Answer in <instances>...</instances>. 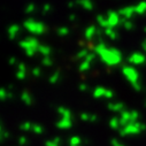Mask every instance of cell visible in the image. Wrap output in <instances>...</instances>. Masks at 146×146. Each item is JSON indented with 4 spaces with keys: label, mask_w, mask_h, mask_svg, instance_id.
<instances>
[{
    "label": "cell",
    "mask_w": 146,
    "mask_h": 146,
    "mask_svg": "<svg viewBox=\"0 0 146 146\" xmlns=\"http://www.w3.org/2000/svg\"><path fill=\"white\" fill-rule=\"evenodd\" d=\"M101 61L105 62L107 66H116L122 61V53L117 48H104L98 53Z\"/></svg>",
    "instance_id": "obj_1"
},
{
    "label": "cell",
    "mask_w": 146,
    "mask_h": 146,
    "mask_svg": "<svg viewBox=\"0 0 146 146\" xmlns=\"http://www.w3.org/2000/svg\"><path fill=\"white\" fill-rule=\"evenodd\" d=\"M24 28L33 35H43L46 31V25L43 22H37L33 19H29L23 23Z\"/></svg>",
    "instance_id": "obj_2"
},
{
    "label": "cell",
    "mask_w": 146,
    "mask_h": 146,
    "mask_svg": "<svg viewBox=\"0 0 146 146\" xmlns=\"http://www.w3.org/2000/svg\"><path fill=\"white\" fill-rule=\"evenodd\" d=\"M122 71H123V75L130 81V83H132V85L136 88V89H139L140 86H138V72L137 70L133 68V67H130V66H125L122 68Z\"/></svg>",
    "instance_id": "obj_3"
},
{
    "label": "cell",
    "mask_w": 146,
    "mask_h": 146,
    "mask_svg": "<svg viewBox=\"0 0 146 146\" xmlns=\"http://www.w3.org/2000/svg\"><path fill=\"white\" fill-rule=\"evenodd\" d=\"M20 46L23 48V50H25V51H28V50H35L36 52H37L38 50H39V42L36 39V38H33V37H28V38H25L24 40H22V42H20Z\"/></svg>",
    "instance_id": "obj_4"
},
{
    "label": "cell",
    "mask_w": 146,
    "mask_h": 146,
    "mask_svg": "<svg viewBox=\"0 0 146 146\" xmlns=\"http://www.w3.org/2000/svg\"><path fill=\"white\" fill-rule=\"evenodd\" d=\"M121 20L120 19V14L116 13V12H112L109 11L108 12V17H107V21H108V24H109V28H116L120 23H121Z\"/></svg>",
    "instance_id": "obj_5"
},
{
    "label": "cell",
    "mask_w": 146,
    "mask_h": 146,
    "mask_svg": "<svg viewBox=\"0 0 146 146\" xmlns=\"http://www.w3.org/2000/svg\"><path fill=\"white\" fill-rule=\"evenodd\" d=\"M128 61H129L130 63H132V64L138 66V64H143V63L146 61V56H145L143 53L136 52V53H132V54L128 58Z\"/></svg>",
    "instance_id": "obj_6"
},
{
    "label": "cell",
    "mask_w": 146,
    "mask_h": 146,
    "mask_svg": "<svg viewBox=\"0 0 146 146\" xmlns=\"http://www.w3.org/2000/svg\"><path fill=\"white\" fill-rule=\"evenodd\" d=\"M121 16H123L125 20H130L131 19V16L136 13V9H135V7H124V8H121L119 12H117Z\"/></svg>",
    "instance_id": "obj_7"
},
{
    "label": "cell",
    "mask_w": 146,
    "mask_h": 146,
    "mask_svg": "<svg viewBox=\"0 0 146 146\" xmlns=\"http://www.w3.org/2000/svg\"><path fill=\"white\" fill-rule=\"evenodd\" d=\"M97 33V28L94 27V25H90L86 30H85V32H84V36H85V38L88 39V40H91L92 38H93V36Z\"/></svg>",
    "instance_id": "obj_8"
},
{
    "label": "cell",
    "mask_w": 146,
    "mask_h": 146,
    "mask_svg": "<svg viewBox=\"0 0 146 146\" xmlns=\"http://www.w3.org/2000/svg\"><path fill=\"white\" fill-rule=\"evenodd\" d=\"M20 32V27L17 24H13L8 28V35H9V38L11 39H15L16 35Z\"/></svg>",
    "instance_id": "obj_9"
},
{
    "label": "cell",
    "mask_w": 146,
    "mask_h": 146,
    "mask_svg": "<svg viewBox=\"0 0 146 146\" xmlns=\"http://www.w3.org/2000/svg\"><path fill=\"white\" fill-rule=\"evenodd\" d=\"M77 4L81 5L83 8H85L86 11L93 9V4H92L91 0H77Z\"/></svg>",
    "instance_id": "obj_10"
},
{
    "label": "cell",
    "mask_w": 146,
    "mask_h": 146,
    "mask_svg": "<svg viewBox=\"0 0 146 146\" xmlns=\"http://www.w3.org/2000/svg\"><path fill=\"white\" fill-rule=\"evenodd\" d=\"M56 125H58L59 128H61V129H68V128L71 127V121H70L69 119H62L61 121L58 122Z\"/></svg>",
    "instance_id": "obj_11"
},
{
    "label": "cell",
    "mask_w": 146,
    "mask_h": 146,
    "mask_svg": "<svg viewBox=\"0 0 146 146\" xmlns=\"http://www.w3.org/2000/svg\"><path fill=\"white\" fill-rule=\"evenodd\" d=\"M105 35H107L109 38L111 39H113V40H115L116 38H117V32L113 29V28H107V29H105Z\"/></svg>",
    "instance_id": "obj_12"
},
{
    "label": "cell",
    "mask_w": 146,
    "mask_h": 146,
    "mask_svg": "<svg viewBox=\"0 0 146 146\" xmlns=\"http://www.w3.org/2000/svg\"><path fill=\"white\" fill-rule=\"evenodd\" d=\"M135 9H136V13L137 14H144V13H146V1L139 3L137 6H135Z\"/></svg>",
    "instance_id": "obj_13"
},
{
    "label": "cell",
    "mask_w": 146,
    "mask_h": 146,
    "mask_svg": "<svg viewBox=\"0 0 146 146\" xmlns=\"http://www.w3.org/2000/svg\"><path fill=\"white\" fill-rule=\"evenodd\" d=\"M58 112L63 116V119H69V120H70L71 113H70L69 109H67V108H64V107H59V108H58Z\"/></svg>",
    "instance_id": "obj_14"
},
{
    "label": "cell",
    "mask_w": 146,
    "mask_h": 146,
    "mask_svg": "<svg viewBox=\"0 0 146 146\" xmlns=\"http://www.w3.org/2000/svg\"><path fill=\"white\" fill-rule=\"evenodd\" d=\"M97 21H98V23L100 24V27H101V28H104V29L109 28V24H108L107 19H105L102 15H98V16H97Z\"/></svg>",
    "instance_id": "obj_15"
},
{
    "label": "cell",
    "mask_w": 146,
    "mask_h": 146,
    "mask_svg": "<svg viewBox=\"0 0 146 146\" xmlns=\"http://www.w3.org/2000/svg\"><path fill=\"white\" fill-rule=\"evenodd\" d=\"M38 52H39L40 54H43L44 56H48V55L51 54V47H48V46H46V45H40Z\"/></svg>",
    "instance_id": "obj_16"
},
{
    "label": "cell",
    "mask_w": 146,
    "mask_h": 146,
    "mask_svg": "<svg viewBox=\"0 0 146 146\" xmlns=\"http://www.w3.org/2000/svg\"><path fill=\"white\" fill-rule=\"evenodd\" d=\"M105 93H106V90L104 88H97L94 91H93V96L96 98H99V97H105Z\"/></svg>",
    "instance_id": "obj_17"
},
{
    "label": "cell",
    "mask_w": 146,
    "mask_h": 146,
    "mask_svg": "<svg viewBox=\"0 0 146 146\" xmlns=\"http://www.w3.org/2000/svg\"><path fill=\"white\" fill-rule=\"evenodd\" d=\"M21 99L27 104V105H30L31 102H32V99H31V97H30V94L27 92V91H24L23 93H22V96H21Z\"/></svg>",
    "instance_id": "obj_18"
},
{
    "label": "cell",
    "mask_w": 146,
    "mask_h": 146,
    "mask_svg": "<svg viewBox=\"0 0 146 146\" xmlns=\"http://www.w3.org/2000/svg\"><path fill=\"white\" fill-rule=\"evenodd\" d=\"M121 23L123 24V27L127 29V30H131L133 28V23L130 21V20H125V19H122L121 20Z\"/></svg>",
    "instance_id": "obj_19"
},
{
    "label": "cell",
    "mask_w": 146,
    "mask_h": 146,
    "mask_svg": "<svg viewBox=\"0 0 146 146\" xmlns=\"http://www.w3.org/2000/svg\"><path fill=\"white\" fill-rule=\"evenodd\" d=\"M56 32H58V35L60 36V37H62V36H66V35L69 33V29H68L67 27H61V28L58 29Z\"/></svg>",
    "instance_id": "obj_20"
},
{
    "label": "cell",
    "mask_w": 146,
    "mask_h": 146,
    "mask_svg": "<svg viewBox=\"0 0 146 146\" xmlns=\"http://www.w3.org/2000/svg\"><path fill=\"white\" fill-rule=\"evenodd\" d=\"M59 77H60V72H59V71H55L54 74L50 77V83H51V84H55V83L58 82Z\"/></svg>",
    "instance_id": "obj_21"
},
{
    "label": "cell",
    "mask_w": 146,
    "mask_h": 146,
    "mask_svg": "<svg viewBox=\"0 0 146 146\" xmlns=\"http://www.w3.org/2000/svg\"><path fill=\"white\" fill-rule=\"evenodd\" d=\"M88 54H89V53H88V50L83 48V50H81V51L77 53V56H76V58H77V59H84V60H85V58L88 56Z\"/></svg>",
    "instance_id": "obj_22"
},
{
    "label": "cell",
    "mask_w": 146,
    "mask_h": 146,
    "mask_svg": "<svg viewBox=\"0 0 146 146\" xmlns=\"http://www.w3.org/2000/svg\"><path fill=\"white\" fill-rule=\"evenodd\" d=\"M89 68H90V62H88V61L84 60L81 63V66H80V71H86Z\"/></svg>",
    "instance_id": "obj_23"
},
{
    "label": "cell",
    "mask_w": 146,
    "mask_h": 146,
    "mask_svg": "<svg viewBox=\"0 0 146 146\" xmlns=\"http://www.w3.org/2000/svg\"><path fill=\"white\" fill-rule=\"evenodd\" d=\"M106 47H107V46H106V44H105L104 42H100V43H99V44H98V45L96 46L94 51H96V53L98 54V53H99L100 51H102V50H104V48H106Z\"/></svg>",
    "instance_id": "obj_24"
},
{
    "label": "cell",
    "mask_w": 146,
    "mask_h": 146,
    "mask_svg": "<svg viewBox=\"0 0 146 146\" xmlns=\"http://www.w3.org/2000/svg\"><path fill=\"white\" fill-rule=\"evenodd\" d=\"M42 63L44 64V66H46V67H50V66H52V60H51V58L50 56H44L43 58V60H42Z\"/></svg>",
    "instance_id": "obj_25"
},
{
    "label": "cell",
    "mask_w": 146,
    "mask_h": 146,
    "mask_svg": "<svg viewBox=\"0 0 146 146\" xmlns=\"http://www.w3.org/2000/svg\"><path fill=\"white\" fill-rule=\"evenodd\" d=\"M8 98V92L5 89H0V100H5Z\"/></svg>",
    "instance_id": "obj_26"
},
{
    "label": "cell",
    "mask_w": 146,
    "mask_h": 146,
    "mask_svg": "<svg viewBox=\"0 0 146 146\" xmlns=\"http://www.w3.org/2000/svg\"><path fill=\"white\" fill-rule=\"evenodd\" d=\"M80 141H81V139H80L78 137H72V138L70 139V144H71V146H75V145L80 144Z\"/></svg>",
    "instance_id": "obj_27"
},
{
    "label": "cell",
    "mask_w": 146,
    "mask_h": 146,
    "mask_svg": "<svg viewBox=\"0 0 146 146\" xmlns=\"http://www.w3.org/2000/svg\"><path fill=\"white\" fill-rule=\"evenodd\" d=\"M35 8H36V6L33 5V4H29L28 6H27V8H25V13H32L33 11H35Z\"/></svg>",
    "instance_id": "obj_28"
},
{
    "label": "cell",
    "mask_w": 146,
    "mask_h": 146,
    "mask_svg": "<svg viewBox=\"0 0 146 146\" xmlns=\"http://www.w3.org/2000/svg\"><path fill=\"white\" fill-rule=\"evenodd\" d=\"M30 128H32V125H31L29 122H25V123H23V124L21 125V129H22L23 131H28Z\"/></svg>",
    "instance_id": "obj_29"
},
{
    "label": "cell",
    "mask_w": 146,
    "mask_h": 146,
    "mask_svg": "<svg viewBox=\"0 0 146 146\" xmlns=\"http://www.w3.org/2000/svg\"><path fill=\"white\" fill-rule=\"evenodd\" d=\"M32 130L36 132V133H42L43 132V128L40 125H32Z\"/></svg>",
    "instance_id": "obj_30"
},
{
    "label": "cell",
    "mask_w": 146,
    "mask_h": 146,
    "mask_svg": "<svg viewBox=\"0 0 146 146\" xmlns=\"http://www.w3.org/2000/svg\"><path fill=\"white\" fill-rule=\"evenodd\" d=\"M94 58H96V55H94L93 53H89V54H88V56L85 58V61H88V62H90V63H91V62L94 60Z\"/></svg>",
    "instance_id": "obj_31"
},
{
    "label": "cell",
    "mask_w": 146,
    "mask_h": 146,
    "mask_svg": "<svg viewBox=\"0 0 146 146\" xmlns=\"http://www.w3.org/2000/svg\"><path fill=\"white\" fill-rule=\"evenodd\" d=\"M32 75H33L35 77H38V76L40 75V69H39V68H33V69H32Z\"/></svg>",
    "instance_id": "obj_32"
},
{
    "label": "cell",
    "mask_w": 146,
    "mask_h": 146,
    "mask_svg": "<svg viewBox=\"0 0 146 146\" xmlns=\"http://www.w3.org/2000/svg\"><path fill=\"white\" fill-rule=\"evenodd\" d=\"M25 72H23V71H17V74H16V77L19 78V80H24L25 78Z\"/></svg>",
    "instance_id": "obj_33"
},
{
    "label": "cell",
    "mask_w": 146,
    "mask_h": 146,
    "mask_svg": "<svg viewBox=\"0 0 146 146\" xmlns=\"http://www.w3.org/2000/svg\"><path fill=\"white\" fill-rule=\"evenodd\" d=\"M17 68H19V71H23V72L27 71V68H25V64L24 63H19L17 64Z\"/></svg>",
    "instance_id": "obj_34"
},
{
    "label": "cell",
    "mask_w": 146,
    "mask_h": 146,
    "mask_svg": "<svg viewBox=\"0 0 146 146\" xmlns=\"http://www.w3.org/2000/svg\"><path fill=\"white\" fill-rule=\"evenodd\" d=\"M51 11V6L47 4V5H45L44 7H43V14H46L47 12H50Z\"/></svg>",
    "instance_id": "obj_35"
},
{
    "label": "cell",
    "mask_w": 146,
    "mask_h": 146,
    "mask_svg": "<svg viewBox=\"0 0 146 146\" xmlns=\"http://www.w3.org/2000/svg\"><path fill=\"white\" fill-rule=\"evenodd\" d=\"M35 53H36V51H35V50H28V51H25L27 56H33V55H35Z\"/></svg>",
    "instance_id": "obj_36"
},
{
    "label": "cell",
    "mask_w": 146,
    "mask_h": 146,
    "mask_svg": "<svg viewBox=\"0 0 146 146\" xmlns=\"http://www.w3.org/2000/svg\"><path fill=\"white\" fill-rule=\"evenodd\" d=\"M105 97H106V98H111V97H113V92H112V91H109V90H106Z\"/></svg>",
    "instance_id": "obj_37"
},
{
    "label": "cell",
    "mask_w": 146,
    "mask_h": 146,
    "mask_svg": "<svg viewBox=\"0 0 146 146\" xmlns=\"http://www.w3.org/2000/svg\"><path fill=\"white\" fill-rule=\"evenodd\" d=\"M46 146H59L54 140H52V141H47L46 143Z\"/></svg>",
    "instance_id": "obj_38"
},
{
    "label": "cell",
    "mask_w": 146,
    "mask_h": 146,
    "mask_svg": "<svg viewBox=\"0 0 146 146\" xmlns=\"http://www.w3.org/2000/svg\"><path fill=\"white\" fill-rule=\"evenodd\" d=\"M19 141H20V144H25V143H27V138H25V137H21V138L19 139Z\"/></svg>",
    "instance_id": "obj_39"
},
{
    "label": "cell",
    "mask_w": 146,
    "mask_h": 146,
    "mask_svg": "<svg viewBox=\"0 0 146 146\" xmlns=\"http://www.w3.org/2000/svg\"><path fill=\"white\" fill-rule=\"evenodd\" d=\"M15 63H16L15 58H11V59H9V64H15Z\"/></svg>",
    "instance_id": "obj_40"
},
{
    "label": "cell",
    "mask_w": 146,
    "mask_h": 146,
    "mask_svg": "<svg viewBox=\"0 0 146 146\" xmlns=\"http://www.w3.org/2000/svg\"><path fill=\"white\" fill-rule=\"evenodd\" d=\"M81 119H82V120H88V119H89V115H88V114H82V115H81Z\"/></svg>",
    "instance_id": "obj_41"
},
{
    "label": "cell",
    "mask_w": 146,
    "mask_h": 146,
    "mask_svg": "<svg viewBox=\"0 0 146 146\" xmlns=\"http://www.w3.org/2000/svg\"><path fill=\"white\" fill-rule=\"evenodd\" d=\"M80 89H81L82 91H85V90H86V85H85V84H81V85H80Z\"/></svg>",
    "instance_id": "obj_42"
},
{
    "label": "cell",
    "mask_w": 146,
    "mask_h": 146,
    "mask_svg": "<svg viewBox=\"0 0 146 146\" xmlns=\"http://www.w3.org/2000/svg\"><path fill=\"white\" fill-rule=\"evenodd\" d=\"M141 47H143V50L146 52V39L143 42V44H141Z\"/></svg>",
    "instance_id": "obj_43"
},
{
    "label": "cell",
    "mask_w": 146,
    "mask_h": 146,
    "mask_svg": "<svg viewBox=\"0 0 146 146\" xmlns=\"http://www.w3.org/2000/svg\"><path fill=\"white\" fill-rule=\"evenodd\" d=\"M75 19H76V16H75L74 14H71V15L69 16V20H70V21H75Z\"/></svg>",
    "instance_id": "obj_44"
},
{
    "label": "cell",
    "mask_w": 146,
    "mask_h": 146,
    "mask_svg": "<svg viewBox=\"0 0 146 146\" xmlns=\"http://www.w3.org/2000/svg\"><path fill=\"white\" fill-rule=\"evenodd\" d=\"M72 6H74V1H70V3L68 4V7H69V8H71Z\"/></svg>",
    "instance_id": "obj_45"
},
{
    "label": "cell",
    "mask_w": 146,
    "mask_h": 146,
    "mask_svg": "<svg viewBox=\"0 0 146 146\" xmlns=\"http://www.w3.org/2000/svg\"><path fill=\"white\" fill-rule=\"evenodd\" d=\"M97 35H98V36H100V35H101V30H100V29H99V30H97Z\"/></svg>",
    "instance_id": "obj_46"
},
{
    "label": "cell",
    "mask_w": 146,
    "mask_h": 146,
    "mask_svg": "<svg viewBox=\"0 0 146 146\" xmlns=\"http://www.w3.org/2000/svg\"><path fill=\"white\" fill-rule=\"evenodd\" d=\"M12 97H13V94L11 92H8V98H12Z\"/></svg>",
    "instance_id": "obj_47"
},
{
    "label": "cell",
    "mask_w": 146,
    "mask_h": 146,
    "mask_svg": "<svg viewBox=\"0 0 146 146\" xmlns=\"http://www.w3.org/2000/svg\"><path fill=\"white\" fill-rule=\"evenodd\" d=\"M144 31H145V32H146V27H145V29H144Z\"/></svg>",
    "instance_id": "obj_48"
}]
</instances>
